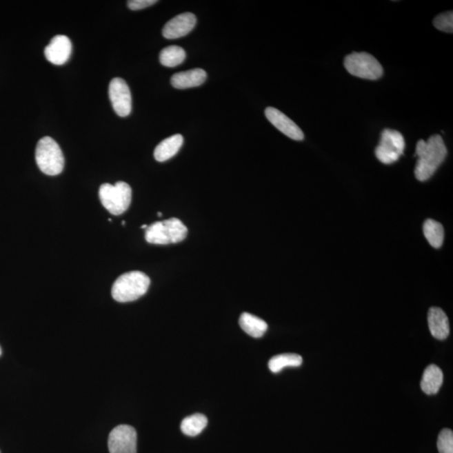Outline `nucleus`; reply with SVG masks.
Wrapping results in <instances>:
<instances>
[{
    "mask_svg": "<svg viewBox=\"0 0 453 453\" xmlns=\"http://www.w3.org/2000/svg\"><path fill=\"white\" fill-rule=\"evenodd\" d=\"M447 150L441 135L435 134L428 139L418 141L416 156L418 160L415 168V176L420 181L430 179L446 159Z\"/></svg>",
    "mask_w": 453,
    "mask_h": 453,
    "instance_id": "1",
    "label": "nucleus"
},
{
    "mask_svg": "<svg viewBox=\"0 0 453 453\" xmlns=\"http://www.w3.org/2000/svg\"><path fill=\"white\" fill-rule=\"evenodd\" d=\"M150 280L141 271L123 274L115 281L112 288V296L116 301L130 302L138 300L148 290Z\"/></svg>",
    "mask_w": 453,
    "mask_h": 453,
    "instance_id": "2",
    "label": "nucleus"
},
{
    "mask_svg": "<svg viewBox=\"0 0 453 453\" xmlns=\"http://www.w3.org/2000/svg\"><path fill=\"white\" fill-rule=\"evenodd\" d=\"M188 228L180 219L172 218L151 224L145 231V240L152 245L177 243L187 237Z\"/></svg>",
    "mask_w": 453,
    "mask_h": 453,
    "instance_id": "3",
    "label": "nucleus"
},
{
    "mask_svg": "<svg viewBox=\"0 0 453 453\" xmlns=\"http://www.w3.org/2000/svg\"><path fill=\"white\" fill-rule=\"evenodd\" d=\"M36 161L39 169L46 175H59L64 169L63 151L59 145L48 137L41 138L37 143Z\"/></svg>",
    "mask_w": 453,
    "mask_h": 453,
    "instance_id": "4",
    "label": "nucleus"
},
{
    "mask_svg": "<svg viewBox=\"0 0 453 453\" xmlns=\"http://www.w3.org/2000/svg\"><path fill=\"white\" fill-rule=\"evenodd\" d=\"M99 199L103 206L113 215H121L130 208L132 201V189L123 181L114 185L103 184L99 188Z\"/></svg>",
    "mask_w": 453,
    "mask_h": 453,
    "instance_id": "5",
    "label": "nucleus"
},
{
    "mask_svg": "<svg viewBox=\"0 0 453 453\" xmlns=\"http://www.w3.org/2000/svg\"><path fill=\"white\" fill-rule=\"evenodd\" d=\"M344 67L351 75L363 79L377 80L384 73L376 58L367 52H354L348 55L344 59Z\"/></svg>",
    "mask_w": 453,
    "mask_h": 453,
    "instance_id": "6",
    "label": "nucleus"
},
{
    "mask_svg": "<svg viewBox=\"0 0 453 453\" xmlns=\"http://www.w3.org/2000/svg\"><path fill=\"white\" fill-rule=\"evenodd\" d=\"M405 139L397 130L385 129L381 134V141L375 149V156L383 164L396 162L404 153Z\"/></svg>",
    "mask_w": 453,
    "mask_h": 453,
    "instance_id": "7",
    "label": "nucleus"
},
{
    "mask_svg": "<svg viewBox=\"0 0 453 453\" xmlns=\"http://www.w3.org/2000/svg\"><path fill=\"white\" fill-rule=\"evenodd\" d=\"M110 453H137V432L130 425H120L108 436Z\"/></svg>",
    "mask_w": 453,
    "mask_h": 453,
    "instance_id": "8",
    "label": "nucleus"
},
{
    "mask_svg": "<svg viewBox=\"0 0 453 453\" xmlns=\"http://www.w3.org/2000/svg\"><path fill=\"white\" fill-rule=\"evenodd\" d=\"M108 94L115 113L119 117H127L132 110V97L125 81L115 77L108 88Z\"/></svg>",
    "mask_w": 453,
    "mask_h": 453,
    "instance_id": "9",
    "label": "nucleus"
},
{
    "mask_svg": "<svg viewBox=\"0 0 453 453\" xmlns=\"http://www.w3.org/2000/svg\"><path fill=\"white\" fill-rule=\"evenodd\" d=\"M265 113L267 119L281 133L294 141H303L304 134L302 130L282 112L276 108L269 107L266 108Z\"/></svg>",
    "mask_w": 453,
    "mask_h": 453,
    "instance_id": "10",
    "label": "nucleus"
},
{
    "mask_svg": "<svg viewBox=\"0 0 453 453\" xmlns=\"http://www.w3.org/2000/svg\"><path fill=\"white\" fill-rule=\"evenodd\" d=\"M72 41L68 37L58 34L52 38L44 50L46 59L54 65H63L72 55Z\"/></svg>",
    "mask_w": 453,
    "mask_h": 453,
    "instance_id": "11",
    "label": "nucleus"
},
{
    "mask_svg": "<svg viewBox=\"0 0 453 453\" xmlns=\"http://www.w3.org/2000/svg\"><path fill=\"white\" fill-rule=\"evenodd\" d=\"M197 24L196 15L183 13L170 19L164 26L162 34L166 39H177L187 36Z\"/></svg>",
    "mask_w": 453,
    "mask_h": 453,
    "instance_id": "12",
    "label": "nucleus"
},
{
    "mask_svg": "<svg viewBox=\"0 0 453 453\" xmlns=\"http://www.w3.org/2000/svg\"><path fill=\"white\" fill-rule=\"evenodd\" d=\"M207 79V72L203 69L196 68L176 73L172 77L170 83L177 89H187L199 87Z\"/></svg>",
    "mask_w": 453,
    "mask_h": 453,
    "instance_id": "13",
    "label": "nucleus"
},
{
    "mask_svg": "<svg viewBox=\"0 0 453 453\" xmlns=\"http://www.w3.org/2000/svg\"><path fill=\"white\" fill-rule=\"evenodd\" d=\"M428 325L431 334L439 340L446 339L450 332L446 313L439 308H432L428 312Z\"/></svg>",
    "mask_w": 453,
    "mask_h": 453,
    "instance_id": "14",
    "label": "nucleus"
},
{
    "mask_svg": "<svg viewBox=\"0 0 453 453\" xmlns=\"http://www.w3.org/2000/svg\"><path fill=\"white\" fill-rule=\"evenodd\" d=\"M184 139L181 134L172 135L166 138L154 149V157L159 162H164L175 157L183 145Z\"/></svg>",
    "mask_w": 453,
    "mask_h": 453,
    "instance_id": "15",
    "label": "nucleus"
},
{
    "mask_svg": "<svg viewBox=\"0 0 453 453\" xmlns=\"http://www.w3.org/2000/svg\"><path fill=\"white\" fill-rule=\"evenodd\" d=\"M443 383V373L439 366L432 365L425 370L421 387L425 394L432 396L439 393Z\"/></svg>",
    "mask_w": 453,
    "mask_h": 453,
    "instance_id": "16",
    "label": "nucleus"
},
{
    "mask_svg": "<svg viewBox=\"0 0 453 453\" xmlns=\"http://www.w3.org/2000/svg\"><path fill=\"white\" fill-rule=\"evenodd\" d=\"M239 325L247 334L255 339L261 338L268 329V325L264 320L248 312L240 316Z\"/></svg>",
    "mask_w": 453,
    "mask_h": 453,
    "instance_id": "17",
    "label": "nucleus"
},
{
    "mask_svg": "<svg viewBox=\"0 0 453 453\" xmlns=\"http://www.w3.org/2000/svg\"><path fill=\"white\" fill-rule=\"evenodd\" d=\"M208 425V418L201 414L185 417L181 422V430L188 436L199 435Z\"/></svg>",
    "mask_w": 453,
    "mask_h": 453,
    "instance_id": "18",
    "label": "nucleus"
},
{
    "mask_svg": "<svg viewBox=\"0 0 453 453\" xmlns=\"http://www.w3.org/2000/svg\"><path fill=\"white\" fill-rule=\"evenodd\" d=\"M423 232L425 239L433 248L439 249L443 245L444 228L440 223L433 219H427L424 223Z\"/></svg>",
    "mask_w": 453,
    "mask_h": 453,
    "instance_id": "19",
    "label": "nucleus"
},
{
    "mask_svg": "<svg viewBox=\"0 0 453 453\" xmlns=\"http://www.w3.org/2000/svg\"><path fill=\"white\" fill-rule=\"evenodd\" d=\"M302 358L295 354H285L274 356L269 361V369L273 373L281 372L285 367H300L302 365Z\"/></svg>",
    "mask_w": 453,
    "mask_h": 453,
    "instance_id": "20",
    "label": "nucleus"
},
{
    "mask_svg": "<svg viewBox=\"0 0 453 453\" xmlns=\"http://www.w3.org/2000/svg\"><path fill=\"white\" fill-rule=\"evenodd\" d=\"M185 59V52L181 46H168L162 50L160 54L161 63L168 68H175L183 63Z\"/></svg>",
    "mask_w": 453,
    "mask_h": 453,
    "instance_id": "21",
    "label": "nucleus"
},
{
    "mask_svg": "<svg viewBox=\"0 0 453 453\" xmlns=\"http://www.w3.org/2000/svg\"><path fill=\"white\" fill-rule=\"evenodd\" d=\"M440 453H453V432L450 429H443L437 440Z\"/></svg>",
    "mask_w": 453,
    "mask_h": 453,
    "instance_id": "22",
    "label": "nucleus"
},
{
    "mask_svg": "<svg viewBox=\"0 0 453 453\" xmlns=\"http://www.w3.org/2000/svg\"><path fill=\"white\" fill-rule=\"evenodd\" d=\"M433 25L441 32L447 33L453 32V12L447 11L446 13L441 14L433 21Z\"/></svg>",
    "mask_w": 453,
    "mask_h": 453,
    "instance_id": "23",
    "label": "nucleus"
},
{
    "mask_svg": "<svg viewBox=\"0 0 453 453\" xmlns=\"http://www.w3.org/2000/svg\"><path fill=\"white\" fill-rule=\"evenodd\" d=\"M157 3V0H130L127 3L130 10H139L145 9Z\"/></svg>",
    "mask_w": 453,
    "mask_h": 453,
    "instance_id": "24",
    "label": "nucleus"
},
{
    "mask_svg": "<svg viewBox=\"0 0 453 453\" xmlns=\"http://www.w3.org/2000/svg\"><path fill=\"white\" fill-rule=\"evenodd\" d=\"M147 228H148V225H146V224H144V225L141 226V228H143V230H147Z\"/></svg>",
    "mask_w": 453,
    "mask_h": 453,
    "instance_id": "25",
    "label": "nucleus"
},
{
    "mask_svg": "<svg viewBox=\"0 0 453 453\" xmlns=\"http://www.w3.org/2000/svg\"><path fill=\"white\" fill-rule=\"evenodd\" d=\"M1 354H2V350H1V347H0V356H1Z\"/></svg>",
    "mask_w": 453,
    "mask_h": 453,
    "instance_id": "26",
    "label": "nucleus"
},
{
    "mask_svg": "<svg viewBox=\"0 0 453 453\" xmlns=\"http://www.w3.org/2000/svg\"><path fill=\"white\" fill-rule=\"evenodd\" d=\"M158 216H159V217H161V216H162L161 212H158Z\"/></svg>",
    "mask_w": 453,
    "mask_h": 453,
    "instance_id": "27",
    "label": "nucleus"
},
{
    "mask_svg": "<svg viewBox=\"0 0 453 453\" xmlns=\"http://www.w3.org/2000/svg\"><path fill=\"white\" fill-rule=\"evenodd\" d=\"M122 224H123V225H125V221H123Z\"/></svg>",
    "mask_w": 453,
    "mask_h": 453,
    "instance_id": "28",
    "label": "nucleus"
}]
</instances>
